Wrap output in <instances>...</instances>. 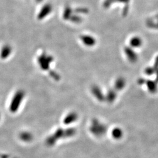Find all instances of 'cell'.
Instances as JSON below:
<instances>
[{"mask_svg":"<svg viewBox=\"0 0 158 158\" xmlns=\"http://www.w3.org/2000/svg\"><path fill=\"white\" fill-rule=\"evenodd\" d=\"M53 60V58L52 56L44 53L41 54L38 58L39 65L43 70H48L50 68V64Z\"/></svg>","mask_w":158,"mask_h":158,"instance_id":"1","label":"cell"},{"mask_svg":"<svg viewBox=\"0 0 158 158\" xmlns=\"http://www.w3.org/2000/svg\"><path fill=\"white\" fill-rule=\"evenodd\" d=\"M52 11V5L49 4H46L44 5L38 14L37 18L38 19L41 20L44 19L45 17L49 15Z\"/></svg>","mask_w":158,"mask_h":158,"instance_id":"2","label":"cell"},{"mask_svg":"<svg viewBox=\"0 0 158 158\" xmlns=\"http://www.w3.org/2000/svg\"><path fill=\"white\" fill-rule=\"evenodd\" d=\"M24 96V92L22 90H19L18 91L15 96L14 97V99L13 100V103H12V107L13 109L16 108L19 104L21 103V100H22Z\"/></svg>","mask_w":158,"mask_h":158,"instance_id":"3","label":"cell"},{"mask_svg":"<svg viewBox=\"0 0 158 158\" xmlns=\"http://www.w3.org/2000/svg\"><path fill=\"white\" fill-rule=\"evenodd\" d=\"M13 49L10 45L5 44L1 48V52H0V57L2 59H5L8 58L10 54L12 53Z\"/></svg>","mask_w":158,"mask_h":158,"instance_id":"4","label":"cell"},{"mask_svg":"<svg viewBox=\"0 0 158 158\" xmlns=\"http://www.w3.org/2000/svg\"><path fill=\"white\" fill-rule=\"evenodd\" d=\"M81 39H82V42L86 45H87V46H93V45H94L96 43L95 39L91 36L84 35V36H82Z\"/></svg>","mask_w":158,"mask_h":158,"instance_id":"5","label":"cell"},{"mask_svg":"<svg viewBox=\"0 0 158 158\" xmlns=\"http://www.w3.org/2000/svg\"><path fill=\"white\" fill-rule=\"evenodd\" d=\"M125 52L126 53V54H127V56L128 58L129 59V60L131 61V62H135V61H137V54H135L133 51L132 50H130L129 48H126L125 49Z\"/></svg>","mask_w":158,"mask_h":158,"instance_id":"6","label":"cell"},{"mask_svg":"<svg viewBox=\"0 0 158 158\" xmlns=\"http://www.w3.org/2000/svg\"><path fill=\"white\" fill-rule=\"evenodd\" d=\"M142 40L138 37H134L132 38L130 40V44L131 46L135 47V48H138L142 44Z\"/></svg>","mask_w":158,"mask_h":158,"instance_id":"7","label":"cell"},{"mask_svg":"<svg viewBox=\"0 0 158 158\" xmlns=\"http://www.w3.org/2000/svg\"><path fill=\"white\" fill-rule=\"evenodd\" d=\"M125 80H124V79L122 78H119L118 79L116 80V87L117 89H121L123 87V86H125Z\"/></svg>","mask_w":158,"mask_h":158,"instance_id":"8","label":"cell"},{"mask_svg":"<svg viewBox=\"0 0 158 158\" xmlns=\"http://www.w3.org/2000/svg\"><path fill=\"white\" fill-rule=\"evenodd\" d=\"M72 14V9L70 8H66L63 12V18L65 19H68L70 18V15Z\"/></svg>","mask_w":158,"mask_h":158,"instance_id":"9","label":"cell"},{"mask_svg":"<svg viewBox=\"0 0 158 158\" xmlns=\"http://www.w3.org/2000/svg\"><path fill=\"white\" fill-rule=\"evenodd\" d=\"M49 74L52 77H53L54 79V80H59L60 76L56 72H55L54 71H50V73H49Z\"/></svg>","mask_w":158,"mask_h":158,"instance_id":"10","label":"cell"},{"mask_svg":"<svg viewBox=\"0 0 158 158\" xmlns=\"http://www.w3.org/2000/svg\"><path fill=\"white\" fill-rule=\"evenodd\" d=\"M148 87L149 88H150L151 90H153V91H154V90L156 89V86L155 84L152 82H150V84L149 86H148Z\"/></svg>","mask_w":158,"mask_h":158,"instance_id":"11","label":"cell"},{"mask_svg":"<svg viewBox=\"0 0 158 158\" xmlns=\"http://www.w3.org/2000/svg\"><path fill=\"white\" fill-rule=\"evenodd\" d=\"M36 1H37V2H38V3H40V2L42 1H43V0H36Z\"/></svg>","mask_w":158,"mask_h":158,"instance_id":"12","label":"cell"}]
</instances>
